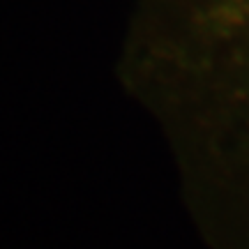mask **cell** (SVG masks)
<instances>
[{
    "instance_id": "1",
    "label": "cell",
    "mask_w": 249,
    "mask_h": 249,
    "mask_svg": "<svg viewBox=\"0 0 249 249\" xmlns=\"http://www.w3.org/2000/svg\"><path fill=\"white\" fill-rule=\"evenodd\" d=\"M129 70L164 107L217 134H238L249 160V0H145Z\"/></svg>"
}]
</instances>
